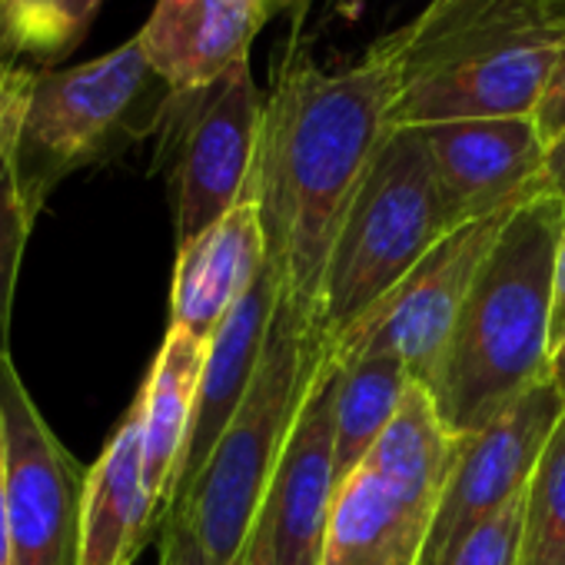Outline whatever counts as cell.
Segmentation results:
<instances>
[{"instance_id": "6da1fadb", "label": "cell", "mask_w": 565, "mask_h": 565, "mask_svg": "<svg viewBox=\"0 0 565 565\" xmlns=\"http://www.w3.org/2000/svg\"><path fill=\"white\" fill-rule=\"evenodd\" d=\"M393 100L396 74L376 47L347 71H323L294 47L263 100L246 200L259 210L282 297L317 327L333 243L393 134Z\"/></svg>"}, {"instance_id": "7a4b0ae2", "label": "cell", "mask_w": 565, "mask_h": 565, "mask_svg": "<svg viewBox=\"0 0 565 565\" xmlns=\"http://www.w3.org/2000/svg\"><path fill=\"white\" fill-rule=\"evenodd\" d=\"M565 200L532 196L512 210L446 340L429 396L462 439L548 380L552 269Z\"/></svg>"}, {"instance_id": "3957f363", "label": "cell", "mask_w": 565, "mask_h": 565, "mask_svg": "<svg viewBox=\"0 0 565 565\" xmlns=\"http://www.w3.org/2000/svg\"><path fill=\"white\" fill-rule=\"evenodd\" d=\"M327 353L330 340L323 330L279 294L256 380L203 472L173 509L193 522L210 565H243L282 446Z\"/></svg>"}, {"instance_id": "277c9868", "label": "cell", "mask_w": 565, "mask_h": 565, "mask_svg": "<svg viewBox=\"0 0 565 565\" xmlns=\"http://www.w3.org/2000/svg\"><path fill=\"white\" fill-rule=\"evenodd\" d=\"M170 100L173 90L137 38L71 71H31L14 137L31 210L41 216L71 173L104 163L157 130Z\"/></svg>"}, {"instance_id": "5b68a950", "label": "cell", "mask_w": 565, "mask_h": 565, "mask_svg": "<svg viewBox=\"0 0 565 565\" xmlns=\"http://www.w3.org/2000/svg\"><path fill=\"white\" fill-rule=\"evenodd\" d=\"M449 233L436 170L419 127H393L333 243L320 330L343 340Z\"/></svg>"}, {"instance_id": "8992f818", "label": "cell", "mask_w": 565, "mask_h": 565, "mask_svg": "<svg viewBox=\"0 0 565 565\" xmlns=\"http://www.w3.org/2000/svg\"><path fill=\"white\" fill-rule=\"evenodd\" d=\"M263 100L249 61L236 64L206 90L173 94L160 130L163 153L170 157L177 246L196 239L246 200Z\"/></svg>"}, {"instance_id": "52a82bcc", "label": "cell", "mask_w": 565, "mask_h": 565, "mask_svg": "<svg viewBox=\"0 0 565 565\" xmlns=\"http://www.w3.org/2000/svg\"><path fill=\"white\" fill-rule=\"evenodd\" d=\"M0 419L8 439L11 565H81L87 469L61 443L11 356L0 360Z\"/></svg>"}, {"instance_id": "ba28073f", "label": "cell", "mask_w": 565, "mask_h": 565, "mask_svg": "<svg viewBox=\"0 0 565 565\" xmlns=\"http://www.w3.org/2000/svg\"><path fill=\"white\" fill-rule=\"evenodd\" d=\"M509 216L512 210L449 230L380 307L330 347L333 356L393 353L406 363L413 383L429 386L462 303Z\"/></svg>"}, {"instance_id": "9c48e42d", "label": "cell", "mask_w": 565, "mask_h": 565, "mask_svg": "<svg viewBox=\"0 0 565 565\" xmlns=\"http://www.w3.org/2000/svg\"><path fill=\"white\" fill-rule=\"evenodd\" d=\"M562 413L565 396L552 380H545L499 413L486 429L456 439V462L436 505L419 565H443V558L476 525L525 492Z\"/></svg>"}, {"instance_id": "30bf717a", "label": "cell", "mask_w": 565, "mask_h": 565, "mask_svg": "<svg viewBox=\"0 0 565 565\" xmlns=\"http://www.w3.org/2000/svg\"><path fill=\"white\" fill-rule=\"evenodd\" d=\"M419 130L449 230L509 213L539 196L548 147L532 117L452 120Z\"/></svg>"}, {"instance_id": "8fae6325", "label": "cell", "mask_w": 565, "mask_h": 565, "mask_svg": "<svg viewBox=\"0 0 565 565\" xmlns=\"http://www.w3.org/2000/svg\"><path fill=\"white\" fill-rule=\"evenodd\" d=\"M337 393L340 360L330 350L310 380L263 505L276 565H323L337 495Z\"/></svg>"}, {"instance_id": "7c38bea8", "label": "cell", "mask_w": 565, "mask_h": 565, "mask_svg": "<svg viewBox=\"0 0 565 565\" xmlns=\"http://www.w3.org/2000/svg\"><path fill=\"white\" fill-rule=\"evenodd\" d=\"M279 294H282L279 276L266 263V269L256 279V287L236 303V310L226 317V323L206 343V360H203V373H200L190 439H186V452H183V462H180V472L173 482L167 515L190 492V486L203 472L206 459L213 456L220 436L226 433L230 419L243 406V399L256 380L259 360H263V347H266V337L273 327Z\"/></svg>"}, {"instance_id": "4fadbf2b", "label": "cell", "mask_w": 565, "mask_h": 565, "mask_svg": "<svg viewBox=\"0 0 565 565\" xmlns=\"http://www.w3.org/2000/svg\"><path fill=\"white\" fill-rule=\"evenodd\" d=\"M266 236L253 200L233 206L196 239L177 246L170 330L210 343L266 269Z\"/></svg>"}, {"instance_id": "5bb4252c", "label": "cell", "mask_w": 565, "mask_h": 565, "mask_svg": "<svg viewBox=\"0 0 565 565\" xmlns=\"http://www.w3.org/2000/svg\"><path fill=\"white\" fill-rule=\"evenodd\" d=\"M266 21L249 0H157L137 41L173 94H196L246 64Z\"/></svg>"}, {"instance_id": "9a60e30c", "label": "cell", "mask_w": 565, "mask_h": 565, "mask_svg": "<svg viewBox=\"0 0 565 565\" xmlns=\"http://www.w3.org/2000/svg\"><path fill=\"white\" fill-rule=\"evenodd\" d=\"M433 509L363 462L337 486L323 565H419Z\"/></svg>"}, {"instance_id": "2e32d148", "label": "cell", "mask_w": 565, "mask_h": 565, "mask_svg": "<svg viewBox=\"0 0 565 565\" xmlns=\"http://www.w3.org/2000/svg\"><path fill=\"white\" fill-rule=\"evenodd\" d=\"M157 529V509L143 486L140 403L134 399L100 459L87 469L81 565H130Z\"/></svg>"}, {"instance_id": "e0dca14e", "label": "cell", "mask_w": 565, "mask_h": 565, "mask_svg": "<svg viewBox=\"0 0 565 565\" xmlns=\"http://www.w3.org/2000/svg\"><path fill=\"white\" fill-rule=\"evenodd\" d=\"M206 360V343L167 330L153 366L137 393L140 403V452H143V486L157 509V525H163L173 482L186 452L200 373Z\"/></svg>"}, {"instance_id": "ac0fdd59", "label": "cell", "mask_w": 565, "mask_h": 565, "mask_svg": "<svg viewBox=\"0 0 565 565\" xmlns=\"http://www.w3.org/2000/svg\"><path fill=\"white\" fill-rule=\"evenodd\" d=\"M413 376L393 353H356L340 360L337 393V486L347 482L373 452L403 406Z\"/></svg>"}, {"instance_id": "d6986e66", "label": "cell", "mask_w": 565, "mask_h": 565, "mask_svg": "<svg viewBox=\"0 0 565 565\" xmlns=\"http://www.w3.org/2000/svg\"><path fill=\"white\" fill-rule=\"evenodd\" d=\"M104 0H0V64L51 71L90 34Z\"/></svg>"}, {"instance_id": "ffe728a7", "label": "cell", "mask_w": 565, "mask_h": 565, "mask_svg": "<svg viewBox=\"0 0 565 565\" xmlns=\"http://www.w3.org/2000/svg\"><path fill=\"white\" fill-rule=\"evenodd\" d=\"M31 71L18 67L0 90V360L11 356V310H14V290L21 276V259L31 239V230L38 223V213L31 210L18 160H14V137H18V117L24 104Z\"/></svg>"}, {"instance_id": "44dd1931", "label": "cell", "mask_w": 565, "mask_h": 565, "mask_svg": "<svg viewBox=\"0 0 565 565\" xmlns=\"http://www.w3.org/2000/svg\"><path fill=\"white\" fill-rule=\"evenodd\" d=\"M522 565H565V413L525 486Z\"/></svg>"}, {"instance_id": "7402d4cb", "label": "cell", "mask_w": 565, "mask_h": 565, "mask_svg": "<svg viewBox=\"0 0 565 565\" xmlns=\"http://www.w3.org/2000/svg\"><path fill=\"white\" fill-rule=\"evenodd\" d=\"M522 522H525V492L476 525L443 565H522Z\"/></svg>"}, {"instance_id": "603a6c76", "label": "cell", "mask_w": 565, "mask_h": 565, "mask_svg": "<svg viewBox=\"0 0 565 565\" xmlns=\"http://www.w3.org/2000/svg\"><path fill=\"white\" fill-rule=\"evenodd\" d=\"M160 565H210L193 522L173 512L160 525Z\"/></svg>"}, {"instance_id": "cb8c5ba5", "label": "cell", "mask_w": 565, "mask_h": 565, "mask_svg": "<svg viewBox=\"0 0 565 565\" xmlns=\"http://www.w3.org/2000/svg\"><path fill=\"white\" fill-rule=\"evenodd\" d=\"M532 120H535L539 137L545 140V147L555 143L565 134V51L558 57V67H555V74H552V81H548V87H545Z\"/></svg>"}, {"instance_id": "d4e9b609", "label": "cell", "mask_w": 565, "mask_h": 565, "mask_svg": "<svg viewBox=\"0 0 565 565\" xmlns=\"http://www.w3.org/2000/svg\"><path fill=\"white\" fill-rule=\"evenodd\" d=\"M565 343V223L555 246V269H552V353Z\"/></svg>"}, {"instance_id": "484cf974", "label": "cell", "mask_w": 565, "mask_h": 565, "mask_svg": "<svg viewBox=\"0 0 565 565\" xmlns=\"http://www.w3.org/2000/svg\"><path fill=\"white\" fill-rule=\"evenodd\" d=\"M539 193L565 200V134L555 143H548L545 170H542V180H539Z\"/></svg>"}, {"instance_id": "4316f807", "label": "cell", "mask_w": 565, "mask_h": 565, "mask_svg": "<svg viewBox=\"0 0 565 565\" xmlns=\"http://www.w3.org/2000/svg\"><path fill=\"white\" fill-rule=\"evenodd\" d=\"M243 565H276V552H273V535H269V519L266 512L259 515L253 539L243 552Z\"/></svg>"}, {"instance_id": "83f0119b", "label": "cell", "mask_w": 565, "mask_h": 565, "mask_svg": "<svg viewBox=\"0 0 565 565\" xmlns=\"http://www.w3.org/2000/svg\"><path fill=\"white\" fill-rule=\"evenodd\" d=\"M548 380L555 383V390L565 396V343L552 353V366H548Z\"/></svg>"}, {"instance_id": "f1b7e54d", "label": "cell", "mask_w": 565, "mask_h": 565, "mask_svg": "<svg viewBox=\"0 0 565 565\" xmlns=\"http://www.w3.org/2000/svg\"><path fill=\"white\" fill-rule=\"evenodd\" d=\"M249 4L263 14V18H273L279 8H287L290 4V0H249Z\"/></svg>"}, {"instance_id": "f546056e", "label": "cell", "mask_w": 565, "mask_h": 565, "mask_svg": "<svg viewBox=\"0 0 565 565\" xmlns=\"http://www.w3.org/2000/svg\"><path fill=\"white\" fill-rule=\"evenodd\" d=\"M539 4L545 8V14L558 24H565V0H539Z\"/></svg>"}, {"instance_id": "4dcf8cb0", "label": "cell", "mask_w": 565, "mask_h": 565, "mask_svg": "<svg viewBox=\"0 0 565 565\" xmlns=\"http://www.w3.org/2000/svg\"><path fill=\"white\" fill-rule=\"evenodd\" d=\"M18 67H8V64H0V90L8 87V81H11V74H14Z\"/></svg>"}]
</instances>
